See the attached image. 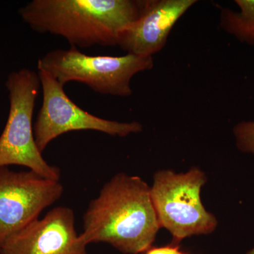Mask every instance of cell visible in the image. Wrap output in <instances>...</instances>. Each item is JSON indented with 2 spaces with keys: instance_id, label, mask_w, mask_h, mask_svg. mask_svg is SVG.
<instances>
[{
  "instance_id": "cell-4",
  "label": "cell",
  "mask_w": 254,
  "mask_h": 254,
  "mask_svg": "<svg viewBox=\"0 0 254 254\" xmlns=\"http://www.w3.org/2000/svg\"><path fill=\"white\" fill-rule=\"evenodd\" d=\"M6 87L9 112L0 136V167L21 165L44 178L60 181V169L43 158L33 133V112L41 88L38 73L26 68L12 71Z\"/></svg>"
},
{
  "instance_id": "cell-8",
  "label": "cell",
  "mask_w": 254,
  "mask_h": 254,
  "mask_svg": "<svg viewBox=\"0 0 254 254\" xmlns=\"http://www.w3.org/2000/svg\"><path fill=\"white\" fill-rule=\"evenodd\" d=\"M75 227V215L68 207L52 209L8 237L0 254H88Z\"/></svg>"
},
{
  "instance_id": "cell-9",
  "label": "cell",
  "mask_w": 254,
  "mask_h": 254,
  "mask_svg": "<svg viewBox=\"0 0 254 254\" xmlns=\"http://www.w3.org/2000/svg\"><path fill=\"white\" fill-rule=\"evenodd\" d=\"M195 0H141V13L120 37L118 46L128 54L152 57L163 49L177 21Z\"/></svg>"
},
{
  "instance_id": "cell-3",
  "label": "cell",
  "mask_w": 254,
  "mask_h": 254,
  "mask_svg": "<svg viewBox=\"0 0 254 254\" xmlns=\"http://www.w3.org/2000/svg\"><path fill=\"white\" fill-rule=\"evenodd\" d=\"M153 66L152 57L128 53L121 57L91 56L74 46L51 50L38 60V71L49 73L64 86L78 82L99 94L118 97L130 96L133 76Z\"/></svg>"
},
{
  "instance_id": "cell-11",
  "label": "cell",
  "mask_w": 254,
  "mask_h": 254,
  "mask_svg": "<svg viewBox=\"0 0 254 254\" xmlns=\"http://www.w3.org/2000/svg\"><path fill=\"white\" fill-rule=\"evenodd\" d=\"M236 146L242 153L254 155V121H242L233 127Z\"/></svg>"
},
{
  "instance_id": "cell-1",
  "label": "cell",
  "mask_w": 254,
  "mask_h": 254,
  "mask_svg": "<svg viewBox=\"0 0 254 254\" xmlns=\"http://www.w3.org/2000/svg\"><path fill=\"white\" fill-rule=\"evenodd\" d=\"M161 228L150 195L140 177L119 173L90 202L79 238L88 246L109 244L126 254L145 253Z\"/></svg>"
},
{
  "instance_id": "cell-2",
  "label": "cell",
  "mask_w": 254,
  "mask_h": 254,
  "mask_svg": "<svg viewBox=\"0 0 254 254\" xmlns=\"http://www.w3.org/2000/svg\"><path fill=\"white\" fill-rule=\"evenodd\" d=\"M141 0H33L18 14L33 31L78 48L118 46L141 13Z\"/></svg>"
},
{
  "instance_id": "cell-10",
  "label": "cell",
  "mask_w": 254,
  "mask_h": 254,
  "mask_svg": "<svg viewBox=\"0 0 254 254\" xmlns=\"http://www.w3.org/2000/svg\"><path fill=\"white\" fill-rule=\"evenodd\" d=\"M240 11L220 8V26L242 43L254 47V0H235Z\"/></svg>"
},
{
  "instance_id": "cell-13",
  "label": "cell",
  "mask_w": 254,
  "mask_h": 254,
  "mask_svg": "<svg viewBox=\"0 0 254 254\" xmlns=\"http://www.w3.org/2000/svg\"><path fill=\"white\" fill-rule=\"evenodd\" d=\"M250 254H254V250H253V252H252Z\"/></svg>"
},
{
  "instance_id": "cell-5",
  "label": "cell",
  "mask_w": 254,
  "mask_h": 254,
  "mask_svg": "<svg viewBox=\"0 0 254 254\" xmlns=\"http://www.w3.org/2000/svg\"><path fill=\"white\" fill-rule=\"evenodd\" d=\"M205 174L197 168L185 173L162 170L154 175L150 195L160 227L180 242L193 235H207L218 222L205 210L200 198Z\"/></svg>"
},
{
  "instance_id": "cell-12",
  "label": "cell",
  "mask_w": 254,
  "mask_h": 254,
  "mask_svg": "<svg viewBox=\"0 0 254 254\" xmlns=\"http://www.w3.org/2000/svg\"><path fill=\"white\" fill-rule=\"evenodd\" d=\"M144 254H185L176 245L165 246L162 247H150Z\"/></svg>"
},
{
  "instance_id": "cell-7",
  "label": "cell",
  "mask_w": 254,
  "mask_h": 254,
  "mask_svg": "<svg viewBox=\"0 0 254 254\" xmlns=\"http://www.w3.org/2000/svg\"><path fill=\"white\" fill-rule=\"evenodd\" d=\"M60 181L34 172L0 167V248L11 235L36 220L63 196Z\"/></svg>"
},
{
  "instance_id": "cell-6",
  "label": "cell",
  "mask_w": 254,
  "mask_h": 254,
  "mask_svg": "<svg viewBox=\"0 0 254 254\" xmlns=\"http://www.w3.org/2000/svg\"><path fill=\"white\" fill-rule=\"evenodd\" d=\"M38 73L43 103L33 125V133L42 153L53 140L68 132L90 130L110 136L126 137L143 131V125L138 122L113 121L85 111L68 98L64 86L51 75L43 71Z\"/></svg>"
}]
</instances>
